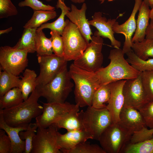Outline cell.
Returning a JSON list of instances; mask_svg holds the SVG:
<instances>
[{
  "mask_svg": "<svg viewBox=\"0 0 153 153\" xmlns=\"http://www.w3.org/2000/svg\"><path fill=\"white\" fill-rule=\"evenodd\" d=\"M69 71L75 83L76 104L82 107L91 106L93 94L101 85L99 76L96 73L82 69L73 63L70 65Z\"/></svg>",
  "mask_w": 153,
  "mask_h": 153,
  "instance_id": "obj_1",
  "label": "cell"
},
{
  "mask_svg": "<svg viewBox=\"0 0 153 153\" xmlns=\"http://www.w3.org/2000/svg\"><path fill=\"white\" fill-rule=\"evenodd\" d=\"M124 54L120 48L110 51L108 57L109 64L96 72L100 78L101 84L135 78L140 75L141 72L131 66L125 59Z\"/></svg>",
  "mask_w": 153,
  "mask_h": 153,
  "instance_id": "obj_2",
  "label": "cell"
},
{
  "mask_svg": "<svg viewBox=\"0 0 153 153\" xmlns=\"http://www.w3.org/2000/svg\"><path fill=\"white\" fill-rule=\"evenodd\" d=\"M40 97L35 89L27 100L19 105L10 108L0 109L5 122L12 127L28 126L32 119L42 112L43 106L38 102Z\"/></svg>",
  "mask_w": 153,
  "mask_h": 153,
  "instance_id": "obj_3",
  "label": "cell"
},
{
  "mask_svg": "<svg viewBox=\"0 0 153 153\" xmlns=\"http://www.w3.org/2000/svg\"><path fill=\"white\" fill-rule=\"evenodd\" d=\"M67 67L65 65L49 82L36 88L40 97L48 103H63L72 91L74 86Z\"/></svg>",
  "mask_w": 153,
  "mask_h": 153,
  "instance_id": "obj_4",
  "label": "cell"
},
{
  "mask_svg": "<svg viewBox=\"0 0 153 153\" xmlns=\"http://www.w3.org/2000/svg\"><path fill=\"white\" fill-rule=\"evenodd\" d=\"M65 22L61 35L64 45L63 57L67 61H74L82 55L88 43L76 25L68 19Z\"/></svg>",
  "mask_w": 153,
  "mask_h": 153,
  "instance_id": "obj_5",
  "label": "cell"
},
{
  "mask_svg": "<svg viewBox=\"0 0 153 153\" xmlns=\"http://www.w3.org/2000/svg\"><path fill=\"white\" fill-rule=\"evenodd\" d=\"M82 123L84 130L91 135L92 139L99 141L102 133L113 122L106 107L97 109L89 106L84 111Z\"/></svg>",
  "mask_w": 153,
  "mask_h": 153,
  "instance_id": "obj_6",
  "label": "cell"
},
{
  "mask_svg": "<svg viewBox=\"0 0 153 153\" xmlns=\"http://www.w3.org/2000/svg\"><path fill=\"white\" fill-rule=\"evenodd\" d=\"M132 135L118 122L113 123L102 133L99 141L106 153H121Z\"/></svg>",
  "mask_w": 153,
  "mask_h": 153,
  "instance_id": "obj_7",
  "label": "cell"
},
{
  "mask_svg": "<svg viewBox=\"0 0 153 153\" xmlns=\"http://www.w3.org/2000/svg\"><path fill=\"white\" fill-rule=\"evenodd\" d=\"M103 43V38L95 31L82 55L74 61L73 63L86 70L97 72L102 67L103 57L102 50Z\"/></svg>",
  "mask_w": 153,
  "mask_h": 153,
  "instance_id": "obj_8",
  "label": "cell"
},
{
  "mask_svg": "<svg viewBox=\"0 0 153 153\" xmlns=\"http://www.w3.org/2000/svg\"><path fill=\"white\" fill-rule=\"evenodd\" d=\"M28 51L6 46L0 47V70L18 76L28 65Z\"/></svg>",
  "mask_w": 153,
  "mask_h": 153,
  "instance_id": "obj_9",
  "label": "cell"
},
{
  "mask_svg": "<svg viewBox=\"0 0 153 153\" xmlns=\"http://www.w3.org/2000/svg\"><path fill=\"white\" fill-rule=\"evenodd\" d=\"M58 129L54 124L47 128L38 127L31 153H62L57 143Z\"/></svg>",
  "mask_w": 153,
  "mask_h": 153,
  "instance_id": "obj_10",
  "label": "cell"
},
{
  "mask_svg": "<svg viewBox=\"0 0 153 153\" xmlns=\"http://www.w3.org/2000/svg\"><path fill=\"white\" fill-rule=\"evenodd\" d=\"M37 60L40 73L36 78V86L49 82L67 63L63 57L59 56L54 54L38 56Z\"/></svg>",
  "mask_w": 153,
  "mask_h": 153,
  "instance_id": "obj_11",
  "label": "cell"
},
{
  "mask_svg": "<svg viewBox=\"0 0 153 153\" xmlns=\"http://www.w3.org/2000/svg\"><path fill=\"white\" fill-rule=\"evenodd\" d=\"M140 74L135 78L126 80L123 88L124 105L138 110L150 102L143 86Z\"/></svg>",
  "mask_w": 153,
  "mask_h": 153,
  "instance_id": "obj_12",
  "label": "cell"
},
{
  "mask_svg": "<svg viewBox=\"0 0 153 153\" xmlns=\"http://www.w3.org/2000/svg\"><path fill=\"white\" fill-rule=\"evenodd\" d=\"M42 113L35 118L38 127L47 128L54 124L61 117L73 110L74 105L65 102L63 103H44Z\"/></svg>",
  "mask_w": 153,
  "mask_h": 153,
  "instance_id": "obj_13",
  "label": "cell"
},
{
  "mask_svg": "<svg viewBox=\"0 0 153 153\" xmlns=\"http://www.w3.org/2000/svg\"><path fill=\"white\" fill-rule=\"evenodd\" d=\"M142 1V0H135L133 10L128 20L121 24H119L118 22L116 21L112 26V29L114 33L123 34L125 37L122 49L124 54L132 50V37L136 28L135 16Z\"/></svg>",
  "mask_w": 153,
  "mask_h": 153,
  "instance_id": "obj_14",
  "label": "cell"
},
{
  "mask_svg": "<svg viewBox=\"0 0 153 153\" xmlns=\"http://www.w3.org/2000/svg\"><path fill=\"white\" fill-rule=\"evenodd\" d=\"M116 21L115 19H109L103 16L100 12H95L92 19L88 21L90 26L95 27L97 30L95 31L102 38H107L110 40L111 45L115 48H120L121 42L115 38V33L112 29V26Z\"/></svg>",
  "mask_w": 153,
  "mask_h": 153,
  "instance_id": "obj_15",
  "label": "cell"
},
{
  "mask_svg": "<svg viewBox=\"0 0 153 153\" xmlns=\"http://www.w3.org/2000/svg\"><path fill=\"white\" fill-rule=\"evenodd\" d=\"M118 123L132 134L146 126L145 121L139 110L124 105L120 113Z\"/></svg>",
  "mask_w": 153,
  "mask_h": 153,
  "instance_id": "obj_16",
  "label": "cell"
},
{
  "mask_svg": "<svg viewBox=\"0 0 153 153\" xmlns=\"http://www.w3.org/2000/svg\"><path fill=\"white\" fill-rule=\"evenodd\" d=\"M126 81L121 80L110 83L111 96L106 108L111 115L113 123L119 121V115L124 104L123 88Z\"/></svg>",
  "mask_w": 153,
  "mask_h": 153,
  "instance_id": "obj_17",
  "label": "cell"
},
{
  "mask_svg": "<svg viewBox=\"0 0 153 153\" xmlns=\"http://www.w3.org/2000/svg\"><path fill=\"white\" fill-rule=\"evenodd\" d=\"M71 10L66 16L69 20L77 27L88 44L91 40L93 35L88 21L86 19V13L87 9L86 4L83 3L80 9L71 4Z\"/></svg>",
  "mask_w": 153,
  "mask_h": 153,
  "instance_id": "obj_18",
  "label": "cell"
},
{
  "mask_svg": "<svg viewBox=\"0 0 153 153\" xmlns=\"http://www.w3.org/2000/svg\"><path fill=\"white\" fill-rule=\"evenodd\" d=\"M92 139L91 135L84 129L67 131L63 134L57 132V143L62 153L74 148L80 143Z\"/></svg>",
  "mask_w": 153,
  "mask_h": 153,
  "instance_id": "obj_19",
  "label": "cell"
},
{
  "mask_svg": "<svg viewBox=\"0 0 153 153\" xmlns=\"http://www.w3.org/2000/svg\"><path fill=\"white\" fill-rule=\"evenodd\" d=\"M28 126L12 127L9 126L5 121L2 113L0 111V129L5 131L11 140V153H24L25 150V141L21 139L19 133L21 131L26 130Z\"/></svg>",
  "mask_w": 153,
  "mask_h": 153,
  "instance_id": "obj_20",
  "label": "cell"
},
{
  "mask_svg": "<svg viewBox=\"0 0 153 153\" xmlns=\"http://www.w3.org/2000/svg\"><path fill=\"white\" fill-rule=\"evenodd\" d=\"M72 110L66 113L54 124L58 128H63L67 131L84 129L82 120L84 111L79 112V106L76 104Z\"/></svg>",
  "mask_w": 153,
  "mask_h": 153,
  "instance_id": "obj_21",
  "label": "cell"
},
{
  "mask_svg": "<svg viewBox=\"0 0 153 153\" xmlns=\"http://www.w3.org/2000/svg\"><path fill=\"white\" fill-rule=\"evenodd\" d=\"M138 10L136 29L132 38V42H140L145 38L146 31L149 24L150 10L149 6L143 1Z\"/></svg>",
  "mask_w": 153,
  "mask_h": 153,
  "instance_id": "obj_22",
  "label": "cell"
},
{
  "mask_svg": "<svg viewBox=\"0 0 153 153\" xmlns=\"http://www.w3.org/2000/svg\"><path fill=\"white\" fill-rule=\"evenodd\" d=\"M64 0H58L56 5V8H60L61 10V14L59 17L53 22L42 24L37 29L43 30L44 29H49L51 31H55L61 35H62L66 25L64 20L65 16L71 9L70 8L66 5L64 3Z\"/></svg>",
  "mask_w": 153,
  "mask_h": 153,
  "instance_id": "obj_23",
  "label": "cell"
},
{
  "mask_svg": "<svg viewBox=\"0 0 153 153\" xmlns=\"http://www.w3.org/2000/svg\"><path fill=\"white\" fill-rule=\"evenodd\" d=\"M37 77L35 71L28 69H26L23 76H20L19 88L21 91L24 101L27 100L29 94L35 89Z\"/></svg>",
  "mask_w": 153,
  "mask_h": 153,
  "instance_id": "obj_24",
  "label": "cell"
},
{
  "mask_svg": "<svg viewBox=\"0 0 153 153\" xmlns=\"http://www.w3.org/2000/svg\"><path fill=\"white\" fill-rule=\"evenodd\" d=\"M37 29L35 28H24L21 37L13 47L18 49L27 50L29 53L35 52Z\"/></svg>",
  "mask_w": 153,
  "mask_h": 153,
  "instance_id": "obj_25",
  "label": "cell"
},
{
  "mask_svg": "<svg viewBox=\"0 0 153 153\" xmlns=\"http://www.w3.org/2000/svg\"><path fill=\"white\" fill-rule=\"evenodd\" d=\"M24 101L20 89L15 87L0 97V109H7L15 107Z\"/></svg>",
  "mask_w": 153,
  "mask_h": 153,
  "instance_id": "obj_26",
  "label": "cell"
},
{
  "mask_svg": "<svg viewBox=\"0 0 153 153\" xmlns=\"http://www.w3.org/2000/svg\"><path fill=\"white\" fill-rule=\"evenodd\" d=\"M110 83L101 84L95 91L93 96L91 103L92 107L101 109L106 107L111 96Z\"/></svg>",
  "mask_w": 153,
  "mask_h": 153,
  "instance_id": "obj_27",
  "label": "cell"
},
{
  "mask_svg": "<svg viewBox=\"0 0 153 153\" xmlns=\"http://www.w3.org/2000/svg\"><path fill=\"white\" fill-rule=\"evenodd\" d=\"M31 18L23 26L24 28H37L48 21L55 18L57 16L54 10H40L33 11Z\"/></svg>",
  "mask_w": 153,
  "mask_h": 153,
  "instance_id": "obj_28",
  "label": "cell"
},
{
  "mask_svg": "<svg viewBox=\"0 0 153 153\" xmlns=\"http://www.w3.org/2000/svg\"><path fill=\"white\" fill-rule=\"evenodd\" d=\"M35 49L37 56L53 54L50 38L46 37L42 30L37 29L35 38Z\"/></svg>",
  "mask_w": 153,
  "mask_h": 153,
  "instance_id": "obj_29",
  "label": "cell"
},
{
  "mask_svg": "<svg viewBox=\"0 0 153 153\" xmlns=\"http://www.w3.org/2000/svg\"><path fill=\"white\" fill-rule=\"evenodd\" d=\"M21 79L17 76L5 71L0 72V97L15 87H19Z\"/></svg>",
  "mask_w": 153,
  "mask_h": 153,
  "instance_id": "obj_30",
  "label": "cell"
},
{
  "mask_svg": "<svg viewBox=\"0 0 153 153\" xmlns=\"http://www.w3.org/2000/svg\"><path fill=\"white\" fill-rule=\"evenodd\" d=\"M132 49L139 57L147 60L153 57V40L145 38L141 42H133Z\"/></svg>",
  "mask_w": 153,
  "mask_h": 153,
  "instance_id": "obj_31",
  "label": "cell"
},
{
  "mask_svg": "<svg viewBox=\"0 0 153 153\" xmlns=\"http://www.w3.org/2000/svg\"><path fill=\"white\" fill-rule=\"evenodd\" d=\"M128 58L126 60L136 70L142 72L153 71V58L144 60L137 56L132 50L126 54Z\"/></svg>",
  "mask_w": 153,
  "mask_h": 153,
  "instance_id": "obj_32",
  "label": "cell"
},
{
  "mask_svg": "<svg viewBox=\"0 0 153 153\" xmlns=\"http://www.w3.org/2000/svg\"><path fill=\"white\" fill-rule=\"evenodd\" d=\"M38 127L37 124L30 123L26 130L20 132L21 139L25 141V150L24 153H31L32 148V141L37 131Z\"/></svg>",
  "mask_w": 153,
  "mask_h": 153,
  "instance_id": "obj_33",
  "label": "cell"
},
{
  "mask_svg": "<svg viewBox=\"0 0 153 153\" xmlns=\"http://www.w3.org/2000/svg\"><path fill=\"white\" fill-rule=\"evenodd\" d=\"M65 153H106L101 146L96 144H91L86 141L77 145L73 149Z\"/></svg>",
  "mask_w": 153,
  "mask_h": 153,
  "instance_id": "obj_34",
  "label": "cell"
},
{
  "mask_svg": "<svg viewBox=\"0 0 153 153\" xmlns=\"http://www.w3.org/2000/svg\"><path fill=\"white\" fill-rule=\"evenodd\" d=\"M142 83L150 101H153V71L141 73Z\"/></svg>",
  "mask_w": 153,
  "mask_h": 153,
  "instance_id": "obj_35",
  "label": "cell"
},
{
  "mask_svg": "<svg viewBox=\"0 0 153 153\" xmlns=\"http://www.w3.org/2000/svg\"><path fill=\"white\" fill-rule=\"evenodd\" d=\"M128 148L130 153H153V137L138 143L130 144Z\"/></svg>",
  "mask_w": 153,
  "mask_h": 153,
  "instance_id": "obj_36",
  "label": "cell"
},
{
  "mask_svg": "<svg viewBox=\"0 0 153 153\" xmlns=\"http://www.w3.org/2000/svg\"><path fill=\"white\" fill-rule=\"evenodd\" d=\"M50 33L53 52L59 56L63 57L64 45L62 36L54 31H51Z\"/></svg>",
  "mask_w": 153,
  "mask_h": 153,
  "instance_id": "obj_37",
  "label": "cell"
},
{
  "mask_svg": "<svg viewBox=\"0 0 153 153\" xmlns=\"http://www.w3.org/2000/svg\"><path fill=\"white\" fill-rule=\"evenodd\" d=\"M18 14L16 8L10 0H0V18L16 15Z\"/></svg>",
  "mask_w": 153,
  "mask_h": 153,
  "instance_id": "obj_38",
  "label": "cell"
},
{
  "mask_svg": "<svg viewBox=\"0 0 153 153\" xmlns=\"http://www.w3.org/2000/svg\"><path fill=\"white\" fill-rule=\"evenodd\" d=\"M18 5L20 7H29L32 8L33 11L40 10H55L54 7L45 4L39 0H24L19 2Z\"/></svg>",
  "mask_w": 153,
  "mask_h": 153,
  "instance_id": "obj_39",
  "label": "cell"
},
{
  "mask_svg": "<svg viewBox=\"0 0 153 153\" xmlns=\"http://www.w3.org/2000/svg\"><path fill=\"white\" fill-rule=\"evenodd\" d=\"M144 118L146 126L153 128V101L148 102L139 110Z\"/></svg>",
  "mask_w": 153,
  "mask_h": 153,
  "instance_id": "obj_40",
  "label": "cell"
},
{
  "mask_svg": "<svg viewBox=\"0 0 153 153\" xmlns=\"http://www.w3.org/2000/svg\"><path fill=\"white\" fill-rule=\"evenodd\" d=\"M153 137V128L149 129L146 127L134 133L132 135L129 143H135L143 141Z\"/></svg>",
  "mask_w": 153,
  "mask_h": 153,
  "instance_id": "obj_41",
  "label": "cell"
},
{
  "mask_svg": "<svg viewBox=\"0 0 153 153\" xmlns=\"http://www.w3.org/2000/svg\"><path fill=\"white\" fill-rule=\"evenodd\" d=\"M5 131L0 129V153H11L12 144Z\"/></svg>",
  "mask_w": 153,
  "mask_h": 153,
  "instance_id": "obj_42",
  "label": "cell"
},
{
  "mask_svg": "<svg viewBox=\"0 0 153 153\" xmlns=\"http://www.w3.org/2000/svg\"><path fill=\"white\" fill-rule=\"evenodd\" d=\"M145 38L153 40V20H151L147 28Z\"/></svg>",
  "mask_w": 153,
  "mask_h": 153,
  "instance_id": "obj_43",
  "label": "cell"
},
{
  "mask_svg": "<svg viewBox=\"0 0 153 153\" xmlns=\"http://www.w3.org/2000/svg\"><path fill=\"white\" fill-rule=\"evenodd\" d=\"M12 29V27H11L7 29L4 30H0V34L1 35L5 33H8Z\"/></svg>",
  "mask_w": 153,
  "mask_h": 153,
  "instance_id": "obj_44",
  "label": "cell"
},
{
  "mask_svg": "<svg viewBox=\"0 0 153 153\" xmlns=\"http://www.w3.org/2000/svg\"><path fill=\"white\" fill-rule=\"evenodd\" d=\"M143 1L151 8L153 7V0H143Z\"/></svg>",
  "mask_w": 153,
  "mask_h": 153,
  "instance_id": "obj_45",
  "label": "cell"
},
{
  "mask_svg": "<svg viewBox=\"0 0 153 153\" xmlns=\"http://www.w3.org/2000/svg\"><path fill=\"white\" fill-rule=\"evenodd\" d=\"M72 2L75 3H83L85 0H70Z\"/></svg>",
  "mask_w": 153,
  "mask_h": 153,
  "instance_id": "obj_46",
  "label": "cell"
},
{
  "mask_svg": "<svg viewBox=\"0 0 153 153\" xmlns=\"http://www.w3.org/2000/svg\"><path fill=\"white\" fill-rule=\"evenodd\" d=\"M150 19L151 20H153V7L150 10Z\"/></svg>",
  "mask_w": 153,
  "mask_h": 153,
  "instance_id": "obj_47",
  "label": "cell"
},
{
  "mask_svg": "<svg viewBox=\"0 0 153 153\" xmlns=\"http://www.w3.org/2000/svg\"><path fill=\"white\" fill-rule=\"evenodd\" d=\"M98 0L101 2V3H103L105 1V0ZM107 0L109 1H113L114 0Z\"/></svg>",
  "mask_w": 153,
  "mask_h": 153,
  "instance_id": "obj_48",
  "label": "cell"
},
{
  "mask_svg": "<svg viewBox=\"0 0 153 153\" xmlns=\"http://www.w3.org/2000/svg\"><path fill=\"white\" fill-rule=\"evenodd\" d=\"M52 0H46V1H48V2H49Z\"/></svg>",
  "mask_w": 153,
  "mask_h": 153,
  "instance_id": "obj_49",
  "label": "cell"
}]
</instances>
